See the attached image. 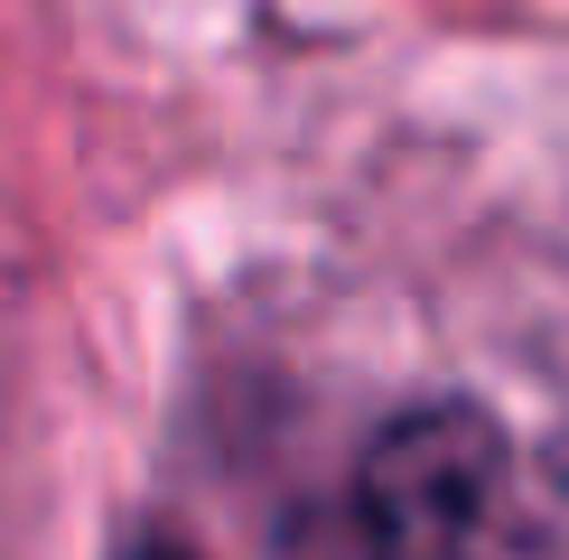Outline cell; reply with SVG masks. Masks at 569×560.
Masks as SVG:
<instances>
[{"instance_id":"obj_1","label":"cell","mask_w":569,"mask_h":560,"mask_svg":"<svg viewBox=\"0 0 569 560\" xmlns=\"http://www.w3.org/2000/svg\"><path fill=\"white\" fill-rule=\"evenodd\" d=\"M355 504L373 560H569L523 449L477 402L401 411L373 439Z\"/></svg>"},{"instance_id":"obj_2","label":"cell","mask_w":569,"mask_h":560,"mask_svg":"<svg viewBox=\"0 0 569 560\" xmlns=\"http://www.w3.org/2000/svg\"><path fill=\"white\" fill-rule=\"evenodd\" d=\"M140 560H187V551H178V542H150V551H140Z\"/></svg>"}]
</instances>
